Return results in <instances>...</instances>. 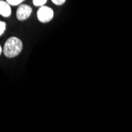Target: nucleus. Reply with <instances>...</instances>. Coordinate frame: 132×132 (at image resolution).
<instances>
[{"label": "nucleus", "mask_w": 132, "mask_h": 132, "mask_svg": "<svg viewBox=\"0 0 132 132\" xmlns=\"http://www.w3.org/2000/svg\"><path fill=\"white\" fill-rule=\"evenodd\" d=\"M23 48V44L20 39L15 37H10L5 43L3 53L8 58H14L19 55Z\"/></svg>", "instance_id": "nucleus-1"}, {"label": "nucleus", "mask_w": 132, "mask_h": 132, "mask_svg": "<svg viewBox=\"0 0 132 132\" xmlns=\"http://www.w3.org/2000/svg\"><path fill=\"white\" fill-rule=\"evenodd\" d=\"M54 16V12L52 9L43 6L40 7L37 11V18L40 22H48L50 21Z\"/></svg>", "instance_id": "nucleus-2"}, {"label": "nucleus", "mask_w": 132, "mask_h": 132, "mask_svg": "<svg viewBox=\"0 0 132 132\" xmlns=\"http://www.w3.org/2000/svg\"><path fill=\"white\" fill-rule=\"evenodd\" d=\"M32 14V8L26 4L21 5L17 10V18L19 21H25L29 18Z\"/></svg>", "instance_id": "nucleus-3"}, {"label": "nucleus", "mask_w": 132, "mask_h": 132, "mask_svg": "<svg viewBox=\"0 0 132 132\" xmlns=\"http://www.w3.org/2000/svg\"><path fill=\"white\" fill-rule=\"evenodd\" d=\"M0 14L3 17H9L11 14L10 5L4 1H0Z\"/></svg>", "instance_id": "nucleus-4"}, {"label": "nucleus", "mask_w": 132, "mask_h": 132, "mask_svg": "<svg viewBox=\"0 0 132 132\" xmlns=\"http://www.w3.org/2000/svg\"><path fill=\"white\" fill-rule=\"evenodd\" d=\"M33 3V5L36 6H43L46 3L47 1L46 0H33L32 1Z\"/></svg>", "instance_id": "nucleus-5"}, {"label": "nucleus", "mask_w": 132, "mask_h": 132, "mask_svg": "<svg viewBox=\"0 0 132 132\" xmlns=\"http://www.w3.org/2000/svg\"><path fill=\"white\" fill-rule=\"evenodd\" d=\"M22 2H23V0H7L6 1V3L9 5H12V6H18Z\"/></svg>", "instance_id": "nucleus-6"}, {"label": "nucleus", "mask_w": 132, "mask_h": 132, "mask_svg": "<svg viewBox=\"0 0 132 132\" xmlns=\"http://www.w3.org/2000/svg\"><path fill=\"white\" fill-rule=\"evenodd\" d=\"M6 23L3 22V21H0V36H2L3 34V32H5L6 30Z\"/></svg>", "instance_id": "nucleus-7"}, {"label": "nucleus", "mask_w": 132, "mask_h": 132, "mask_svg": "<svg viewBox=\"0 0 132 132\" xmlns=\"http://www.w3.org/2000/svg\"><path fill=\"white\" fill-rule=\"evenodd\" d=\"M52 3H54L55 5H62L65 3V0H52Z\"/></svg>", "instance_id": "nucleus-8"}, {"label": "nucleus", "mask_w": 132, "mask_h": 132, "mask_svg": "<svg viewBox=\"0 0 132 132\" xmlns=\"http://www.w3.org/2000/svg\"><path fill=\"white\" fill-rule=\"evenodd\" d=\"M2 52H3V49H2V47H1V46H0V55H1Z\"/></svg>", "instance_id": "nucleus-9"}]
</instances>
